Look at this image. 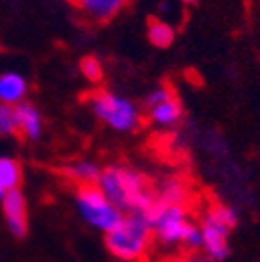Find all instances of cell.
Returning a JSON list of instances; mask_svg holds the SVG:
<instances>
[{
    "label": "cell",
    "mask_w": 260,
    "mask_h": 262,
    "mask_svg": "<svg viewBox=\"0 0 260 262\" xmlns=\"http://www.w3.org/2000/svg\"><path fill=\"white\" fill-rule=\"evenodd\" d=\"M97 186L124 215L135 211L146 213L157 201L155 193L147 188L146 177L122 164H113L102 169Z\"/></svg>",
    "instance_id": "cell-1"
},
{
    "label": "cell",
    "mask_w": 260,
    "mask_h": 262,
    "mask_svg": "<svg viewBox=\"0 0 260 262\" xmlns=\"http://www.w3.org/2000/svg\"><path fill=\"white\" fill-rule=\"evenodd\" d=\"M153 229L146 213H126L122 222L110 233H106L104 242L115 258L124 262H135L146 255L149 248Z\"/></svg>",
    "instance_id": "cell-2"
},
{
    "label": "cell",
    "mask_w": 260,
    "mask_h": 262,
    "mask_svg": "<svg viewBox=\"0 0 260 262\" xmlns=\"http://www.w3.org/2000/svg\"><path fill=\"white\" fill-rule=\"evenodd\" d=\"M90 106L93 115L102 124H106L107 127L118 133H131L138 129L142 122L140 107L131 98L120 93L104 90L97 91L90 97Z\"/></svg>",
    "instance_id": "cell-3"
},
{
    "label": "cell",
    "mask_w": 260,
    "mask_h": 262,
    "mask_svg": "<svg viewBox=\"0 0 260 262\" xmlns=\"http://www.w3.org/2000/svg\"><path fill=\"white\" fill-rule=\"evenodd\" d=\"M75 208L85 224L97 231H102L104 235L117 228L124 219V213L115 204H111L110 199L97 184L77 186Z\"/></svg>",
    "instance_id": "cell-4"
},
{
    "label": "cell",
    "mask_w": 260,
    "mask_h": 262,
    "mask_svg": "<svg viewBox=\"0 0 260 262\" xmlns=\"http://www.w3.org/2000/svg\"><path fill=\"white\" fill-rule=\"evenodd\" d=\"M146 217L153 229V237L164 246H184L187 235L195 226L187 219L184 206L162 204L159 201H155V204L147 209Z\"/></svg>",
    "instance_id": "cell-5"
},
{
    "label": "cell",
    "mask_w": 260,
    "mask_h": 262,
    "mask_svg": "<svg viewBox=\"0 0 260 262\" xmlns=\"http://www.w3.org/2000/svg\"><path fill=\"white\" fill-rule=\"evenodd\" d=\"M200 231H202L204 255L215 258L219 262L228 260L229 255H231L229 235H231L233 229L213 211V208L204 215L202 222H200Z\"/></svg>",
    "instance_id": "cell-6"
},
{
    "label": "cell",
    "mask_w": 260,
    "mask_h": 262,
    "mask_svg": "<svg viewBox=\"0 0 260 262\" xmlns=\"http://www.w3.org/2000/svg\"><path fill=\"white\" fill-rule=\"evenodd\" d=\"M2 211H4L6 224L15 238H26L29 231L28 222V202L20 189L8 191L2 201Z\"/></svg>",
    "instance_id": "cell-7"
},
{
    "label": "cell",
    "mask_w": 260,
    "mask_h": 262,
    "mask_svg": "<svg viewBox=\"0 0 260 262\" xmlns=\"http://www.w3.org/2000/svg\"><path fill=\"white\" fill-rule=\"evenodd\" d=\"M71 2L85 18L97 24L113 20L127 4V0H71Z\"/></svg>",
    "instance_id": "cell-8"
},
{
    "label": "cell",
    "mask_w": 260,
    "mask_h": 262,
    "mask_svg": "<svg viewBox=\"0 0 260 262\" xmlns=\"http://www.w3.org/2000/svg\"><path fill=\"white\" fill-rule=\"evenodd\" d=\"M147 117H149L151 124H155V126L173 127V126H177L184 117L182 102L179 100L177 95H171L169 98H166L162 102L147 107Z\"/></svg>",
    "instance_id": "cell-9"
},
{
    "label": "cell",
    "mask_w": 260,
    "mask_h": 262,
    "mask_svg": "<svg viewBox=\"0 0 260 262\" xmlns=\"http://www.w3.org/2000/svg\"><path fill=\"white\" fill-rule=\"evenodd\" d=\"M15 111L16 120H18V133H22L31 142L40 140L42 133H44V120H42L40 111L26 100L15 106Z\"/></svg>",
    "instance_id": "cell-10"
},
{
    "label": "cell",
    "mask_w": 260,
    "mask_h": 262,
    "mask_svg": "<svg viewBox=\"0 0 260 262\" xmlns=\"http://www.w3.org/2000/svg\"><path fill=\"white\" fill-rule=\"evenodd\" d=\"M28 95V80L20 73L9 71L0 75V102L18 106Z\"/></svg>",
    "instance_id": "cell-11"
},
{
    "label": "cell",
    "mask_w": 260,
    "mask_h": 262,
    "mask_svg": "<svg viewBox=\"0 0 260 262\" xmlns=\"http://www.w3.org/2000/svg\"><path fill=\"white\" fill-rule=\"evenodd\" d=\"M64 177H68L69 180L77 182L78 186L82 184H97L100 179L102 168L93 160H75V162L68 164L62 169Z\"/></svg>",
    "instance_id": "cell-12"
},
{
    "label": "cell",
    "mask_w": 260,
    "mask_h": 262,
    "mask_svg": "<svg viewBox=\"0 0 260 262\" xmlns=\"http://www.w3.org/2000/svg\"><path fill=\"white\" fill-rule=\"evenodd\" d=\"M147 38L155 48L166 49L175 42V28L164 18H151L147 22Z\"/></svg>",
    "instance_id": "cell-13"
},
{
    "label": "cell",
    "mask_w": 260,
    "mask_h": 262,
    "mask_svg": "<svg viewBox=\"0 0 260 262\" xmlns=\"http://www.w3.org/2000/svg\"><path fill=\"white\" fill-rule=\"evenodd\" d=\"M22 186V166L13 157H0V188L6 191L20 189Z\"/></svg>",
    "instance_id": "cell-14"
},
{
    "label": "cell",
    "mask_w": 260,
    "mask_h": 262,
    "mask_svg": "<svg viewBox=\"0 0 260 262\" xmlns=\"http://www.w3.org/2000/svg\"><path fill=\"white\" fill-rule=\"evenodd\" d=\"M155 196L162 204L184 206V201H186V186L179 179H166L162 182V186H160L159 195Z\"/></svg>",
    "instance_id": "cell-15"
},
{
    "label": "cell",
    "mask_w": 260,
    "mask_h": 262,
    "mask_svg": "<svg viewBox=\"0 0 260 262\" xmlns=\"http://www.w3.org/2000/svg\"><path fill=\"white\" fill-rule=\"evenodd\" d=\"M18 133V120H16L15 106L0 102V135L13 137Z\"/></svg>",
    "instance_id": "cell-16"
},
{
    "label": "cell",
    "mask_w": 260,
    "mask_h": 262,
    "mask_svg": "<svg viewBox=\"0 0 260 262\" xmlns=\"http://www.w3.org/2000/svg\"><path fill=\"white\" fill-rule=\"evenodd\" d=\"M80 70H82V75L90 82H100L102 77H104V70H102L100 60L95 57H85L84 60L80 62Z\"/></svg>",
    "instance_id": "cell-17"
},
{
    "label": "cell",
    "mask_w": 260,
    "mask_h": 262,
    "mask_svg": "<svg viewBox=\"0 0 260 262\" xmlns=\"http://www.w3.org/2000/svg\"><path fill=\"white\" fill-rule=\"evenodd\" d=\"M171 95H175V91L171 90V88L167 86H159V88H155V90H151L149 93H147L146 97V107H151L155 106V104H159L162 102V100H166V98H169Z\"/></svg>",
    "instance_id": "cell-18"
},
{
    "label": "cell",
    "mask_w": 260,
    "mask_h": 262,
    "mask_svg": "<svg viewBox=\"0 0 260 262\" xmlns=\"http://www.w3.org/2000/svg\"><path fill=\"white\" fill-rule=\"evenodd\" d=\"M182 262H219V260L207 257V255H204V253H193L191 257H187L186 260H182Z\"/></svg>",
    "instance_id": "cell-19"
},
{
    "label": "cell",
    "mask_w": 260,
    "mask_h": 262,
    "mask_svg": "<svg viewBox=\"0 0 260 262\" xmlns=\"http://www.w3.org/2000/svg\"><path fill=\"white\" fill-rule=\"evenodd\" d=\"M6 193H8V191H6V189H4V188H0V202L4 201V196H6Z\"/></svg>",
    "instance_id": "cell-20"
},
{
    "label": "cell",
    "mask_w": 260,
    "mask_h": 262,
    "mask_svg": "<svg viewBox=\"0 0 260 262\" xmlns=\"http://www.w3.org/2000/svg\"><path fill=\"white\" fill-rule=\"evenodd\" d=\"M180 2H182V4H195L197 0H180Z\"/></svg>",
    "instance_id": "cell-21"
}]
</instances>
